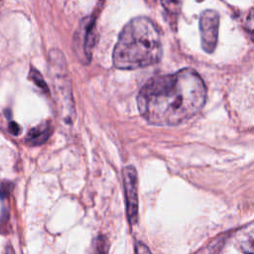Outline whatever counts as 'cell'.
<instances>
[{"instance_id": "obj_2", "label": "cell", "mask_w": 254, "mask_h": 254, "mask_svg": "<svg viewBox=\"0 0 254 254\" xmlns=\"http://www.w3.org/2000/svg\"><path fill=\"white\" fill-rule=\"evenodd\" d=\"M162 56L160 34L146 17L129 21L121 31L113 51V64L120 69H136L158 63Z\"/></svg>"}, {"instance_id": "obj_10", "label": "cell", "mask_w": 254, "mask_h": 254, "mask_svg": "<svg viewBox=\"0 0 254 254\" xmlns=\"http://www.w3.org/2000/svg\"><path fill=\"white\" fill-rule=\"evenodd\" d=\"M241 250L245 254H254V230L241 243Z\"/></svg>"}, {"instance_id": "obj_15", "label": "cell", "mask_w": 254, "mask_h": 254, "mask_svg": "<svg viewBox=\"0 0 254 254\" xmlns=\"http://www.w3.org/2000/svg\"><path fill=\"white\" fill-rule=\"evenodd\" d=\"M9 131L13 134V135H18L20 132V127L19 125H17L15 122H11L9 124Z\"/></svg>"}, {"instance_id": "obj_9", "label": "cell", "mask_w": 254, "mask_h": 254, "mask_svg": "<svg viewBox=\"0 0 254 254\" xmlns=\"http://www.w3.org/2000/svg\"><path fill=\"white\" fill-rule=\"evenodd\" d=\"M106 253H107L106 239L103 236H98L93 242L92 254H106Z\"/></svg>"}, {"instance_id": "obj_7", "label": "cell", "mask_w": 254, "mask_h": 254, "mask_svg": "<svg viewBox=\"0 0 254 254\" xmlns=\"http://www.w3.org/2000/svg\"><path fill=\"white\" fill-rule=\"evenodd\" d=\"M52 134V125L50 122H43L32 128L27 135L26 141L29 145L37 146L45 143Z\"/></svg>"}, {"instance_id": "obj_14", "label": "cell", "mask_w": 254, "mask_h": 254, "mask_svg": "<svg viewBox=\"0 0 254 254\" xmlns=\"http://www.w3.org/2000/svg\"><path fill=\"white\" fill-rule=\"evenodd\" d=\"M135 254H152V253L144 243L137 242L135 245Z\"/></svg>"}, {"instance_id": "obj_5", "label": "cell", "mask_w": 254, "mask_h": 254, "mask_svg": "<svg viewBox=\"0 0 254 254\" xmlns=\"http://www.w3.org/2000/svg\"><path fill=\"white\" fill-rule=\"evenodd\" d=\"M219 14L214 10H204L199 17L201 47L206 53H212L218 39Z\"/></svg>"}, {"instance_id": "obj_8", "label": "cell", "mask_w": 254, "mask_h": 254, "mask_svg": "<svg viewBox=\"0 0 254 254\" xmlns=\"http://www.w3.org/2000/svg\"><path fill=\"white\" fill-rule=\"evenodd\" d=\"M161 3L168 15L175 19L180 12L182 0H161Z\"/></svg>"}, {"instance_id": "obj_13", "label": "cell", "mask_w": 254, "mask_h": 254, "mask_svg": "<svg viewBox=\"0 0 254 254\" xmlns=\"http://www.w3.org/2000/svg\"><path fill=\"white\" fill-rule=\"evenodd\" d=\"M14 188L11 182H1L0 183V198H6L10 195Z\"/></svg>"}, {"instance_id": "obj_1", "label": "cell", "mask_w": 254, "mask_h": 254, "mask_svg": "<svg viewBox=\"0 0 254 254\" xmlns=\"http://www.w3.org/2000/svg\"><path fill=\"white\" fill-rule=\"evenodd\" d=\"M205 98L206 88L199 74L184 68L149 79L140 89L137 102L141 115L149 123L171 126L197 114Z\"/></svg>"}, {"instance_id": "obj_4", "label": "cell", "mask_w": 254, "mask_h": 254, "mask_svg": "<svg viewBox=\"0 0 254 254\" xmlns=\"http://www.w3.org/2000/svg\"><path fill=\"white\" fill-rule=\"evenodd\" d=\"M52 58L51 60L53 63V65L51 67H53V73L56 76V86L58 89V93H59V97L60 99L63 100L62 102V106L64 108V112L65 114L64 118L67 119L69 116H71V113L73 108H72V100L70 97V89H69V82L67 79V75H66V70L64 66H62V64L64 63V59H60L61 57V53H57L56 56H54V53L51 54Z\"/></svg>"}, {"instance_id": "obj_12", "label": "cell", "mask_w": 254, "mask_h": 254, "mask_svg": "<svg viewBox=\"0 0 254 254\" xmlns=\"http://www.w3.org/2000/svg\"><path fill=\"white\" fill-rule=\"evenodd\" d=\"M30 78L33 80V82L38 85L39 87H41L42 89H44L45 91H48V86L45 82V80L43 79L42 75L40 74V72L36 69H31L30 71Z\"/></svg>"}, {"instance_id": "obj_3", "label": "cell", "mask_w": 254, "mask_h": 254, "mask_svg": "<svg viewBox=\"0 0 254 254\" xmlns=\"http://www.w3.org/2000/svg\"><path fill=\"white\" fill-rule=\"evenodd\" d=\"M123 187L126 198L127 218L131 225L138 221V177L133 166L123 169Z\"/></svg>"}, {"instance_id": "obj_11", "label": "cell", "mask_w": 254, "mask_h": 254, "mask_svg": "<svg viewBox=\"0 0 254 254\" xmlns=\"http://www.w3.org/2000/svg\"><path fill=\"white\" fill-rule=\"evenodd\" d=\"M244 28H245L246 32L250 35L252 40H254V8L251 9L250 12L248 13V15L245 19Z\"/></svg>"}, {"instance_id": "obj_6", "label": "cell", "mask_w": 254, "mask_h": 254, "mask_svg": "<svg viewBox=\"0 0 254 254\" xmlns=\"http://www.w3.org/2000/svg\"><path fill=\"white\" fill-rule=\"evenodd\" d=\"M81 36V51L85 56L86 60L90 59V54L94 44V26L93 20H84L83 26L80 29Z\"/></svg>"}]
</instances>
